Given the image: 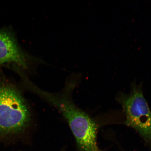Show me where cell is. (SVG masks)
<instances>
[{"label":"cell","mask_w":151,"mask_h":151,"mask_svg":"<svg viewBox=\"0 0 151 151\" xmlns=\"http://www.w3.org/2000/svg\"><path fill=\"white\" fill-rule=\"evenodd\" d=\"M31 112L17 85L3 73L0 74V142L20 138L31 124Z\"/></svg>","instance_id":"obj_1"},{"label":"cell","mask_w":151,"mask_h":151,"mask_svg":"<svg viewBox=\"0 0 151 151\" xmlns=\"http://www.w3.org/2000/svg\"><path fill=\"white\" fill-rule=\"evenodd\" d=\"M29 89L44 98L61 113L67 120L79 151H101L97 145L95 122L76 105L68 92L51 93L40 89L33 83Z\"/></svg>","instance_id":"obj_2"},{"label":"cell","mask_w":151,"mask_h":151,"mask_svg":"<svg viewBox=\"0 0 151 151\" xmlns=\"http://www.w3.org/2000/svg\"><path fill=\"white\" fill-rule=\"evenodd\" d=\"M41 64L47 65L41 58L32 55L19 44L12 28H0V74L2 68L7 67L18 73H27L34 71Z\"/></svg>","instance_id":"obj_3"},{"label":"cell","mask_w":151,"mask_h":151,"mask_svg":"<svg viewBox=\"0 0 151 151\" xmlns=\"http://www.w3.org/2000/svg\"><path fill=\"white\" fill-rule=\"evenodd\" d=\"M118 99L125 113L126 124L151 146V113L140 86L134 84L129 93L121 94Z\"/></svg>","instance_id":"obj_4"}]
</instances>
